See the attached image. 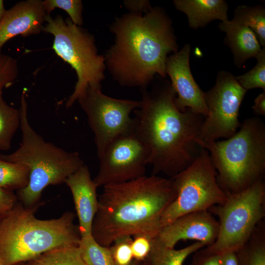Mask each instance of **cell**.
I'll list each match as a JSON object with an SVG mask.
<instances>
[{
    "label": "cell",
    "mask_w": 265,
    "mask_h": 265,
    "mask_svg": "<svg viewBox=\"0 0 265 265\" xmlns=\"http://www.w3.org/2000/svg\"><path fill=\"white\" fill-rule=\"evenodd\" d=\"M98 159L99 168L93 179L98 187L146 175L148 151L133 130L113 140Z\"/></svg>",
    "instance_id": "7c38bea8"
},
{
    "label": "cell",
    "mask_w": 265,
    "mask_h": 265,
    "mask_svg": "<svg viewBox=\"0 0 265 265\" xmlns=\"http://www.w3.org/2000/svg\"><path fill=\"white\" fill-rule=\"evenodd\" d=\"M79 246L87 265H117L109 247L98 243L92 235L81 237Z\"/></svg>",
    "instance_id": "cb8c5ba5"
},
{
    "label": "cell",
    "mask_w": 265,
    "mask_h": 265,
    "mask_svg": "<svg viewBox=\"0 0 265 265\" xmlns=\"http://www.w3.org/2000/svg\"><path fill=\"white\" fill-rule=\"evenodd\" d=\"M5 10L4 7L3 1L0 0V21L3 17Z\"/></svg>",
    "instance_id": "e575fe53"
},
{
    "label": "cell",
    "mask_w": 265,
    "mask_h": 265,
    "mask_svg": "<svg viewBox=\"0 0 265 265\" xmlns=\"http://www.w3.org/2000/svg\"><path fill=\"white\" fill-rule=\"evenodd\" d=\"M254 113L257 115H265V91L260 94L254 100L252 107Z\"/></svg>",
    "instance_id": "d6a6232c"
},
{
    "label": "cell",
    "mask_w": 265,
    "mask_h": 265,
    "mask_svg": "<svg viewBox=\"0 0 265 265\" xmlns=\"http://www.w3.org/2000/svg\"><path fill=\"white\" fill-rule=\"evenodd\" d=\"M78 102L93 132L98 158L113 140L133 130L131 114L142 104L141 100L112 98L103 94L102 89L90 87Z\"/></svg>",
    "instance_id": "30bf717a"
},
{
    "label": "cell",
    "mask_w": 265,
    "mask_h": 265,
    "mask_svg": "<svg viewBox=\"0 0 265 265\" xmlns=\"http://www.w3.org/2000/svg\"><path fill=\"white\" fill-rule=\"evenodd\" d=\"M219 223L208 210L183 215L160 229L158 238L165 246L174 248L180 240H196L209 246L216 239Z\"/></svg>",
    "instance_id": "5bb4252c"
},
{
    "label": "cell",
    "mask_w": 265,
    "mask_h": 265,
    "mask_svg": "<svg viewBox=\"0 0 265 265\" xmlns=\"http://www.w3.org/2000/svg\"><path fill=\"white\" fill-rule=\"evenodd\" d=\"M176 196L171 178L156 175L105 186L98 196L91 235L107 247L125 236L154 239L161 229L162 213Z\"/></svg>",
    "instance_id": "3957f363"
},
{
    "label": "cell",
    "mask_w": 265,
    "mask_h": 265,
    "mask_svg": "<svg viewBox=\"0 0 265 265\" xmlns=\"http://www.w3.org/2000/svg\"><path fill=\"white\" fill-rule=\"evenodd\" d=\"M27 265H87L79 245L62 246L49 251Z\"/></svg>",
    "instance_id": "7402d4cb"
},
{
    "label": "cell",
    "mask_w": 265,
    "mask_h": 265,
    "mask_svg": "<svg viewBox=\"0 0 265 265\" xmlns=\"http://www.w3.org/2000/svg\"><path fill=\"white\" fill-rule=\"evenodd\" d=\"M197 241L185 248L175 249L164 245L158 238L152 241L150 252L142 262L143 265H183L186 259L192 253L205 246Z\"/></svg>",
    "instance_id": "d6986e66"
},
{
    "label": "cell",
    "mask_w": 265,
    "mask_h": 265,
    "mask_svg": "<svg viewBox=\"0 0 265 265\" xmlns=\"http://www.w3.org/2000/svg\"><path fill=\"white\" fill-rule=\"evenodd\" d=\"M246 92L233 74L225 71L218 73L214 85L204 92L208 113L198 142L227 139L237 132L241 124L239 108Z\"/></svg>",
    "instance_id": "8fae6325"
},
{
    "label": "cell",
    "mask_w": 265,
    "mask_h": 265,
    "mask_svg": "<svg viewBox=\"0 0 265 265\" xmlns=\"http://www.w3.org/2000/svg\"><path fill=\"white\" fill-rule=\"evenodd\" d=\"M221 265H239L236 252H227L220 254Z\"/></svg>",
    "instance_id": "836d02e7"
},
{
    "label": "cell",
    "mask_w": 265,
    "mask_h": 265,
    "mask_svg": "<svg viewBox=\"0 0 265 265\" xmlns=\"http://www.w3.org/2000/svg\"><path fill=\"white\" fill-rule=\"evenodd\" d=\"M239 265H265V238L263 231L255 233L236 252Z\"/></svg>",
    "instance_id": "d4e9b609"
},
{
    "label": "cell",
    "mask_w": 265,
    "mask_h": 265,
    "mask_svg": "<svg viewBox=\"0 0 265 265\" xmlns=\"http://www.w3.org/2000/svg\"><path fill=\"white\" fill-rule=\"evenodd\" d=\"M29 181V170L22 164L0 159V187L13 191L25 188Z\"/></svg>",
    "instance_id": "603a6c76"
},
{
    "label": "cell",
    "mask_w": 265,
    "mask_h": 265,
    "mask_svg": "<svg viewBox=\"0 0 265 265\" xmlns=\"http://www.w3.org/2000/svg\"><path fill=\"white\" fill-rule=\"evenodd\" d=\"M42 31L53 37V49L75 70L77 80L73 92L67 100L71 107L85 94L88 87L102 89L106 67L104 56L99 54L95 37L87 30L60 15L47 14Z\"/></svg>",
    "instance_id": "52a82bcc"
},
{
    "label": "cell",
    "mask_w": 265,
    "mask_h": 265,
    "mask_svg": "<svg viewBox=\"0 0 265 265\" xmlns=\"http://www.w3.org/2000/svg\"><path fill=\"white\" fill-rule=\"evenodd\" d=\"M133 237L131 248L133 259L143 262L150 252L153 239L144 235H137Z\"/></svg>",
    "instance_id": "f1b7e54d"
},
{
    "label": "cell",
    "mask_w": 265,
    "mask_h": 265,
    "mask_svg": "<svg viewBox=\"0 0 265 265\" xmlns=\"http://www.w3.org/2000/svg\"><path fill=\"white\" fill-rule=\"evenodd\" d=\"M177 10L186 14L189 26L195 29L214 20H228V6L224 0H174Z\"/></svg>",
    "instance_id": "ac0fdd59"
},
{
    "label": "cell",
    "mask_w": 265,
    "mask_h": 265,
    "mask_svg": "<svg viewBox=\"0 0 265 265\" xmlns=\"http://www.w3.org/2000/svg\"><path fill=\"white\" fill-rule=\"evenodd\" d=\"M192 265H221L220 255L210 254L204 250H200L196 254Z\"/></svg>",
    "instance_id": "4dcf8cb0"
},
{
    "label": "cell",
    "mask_w": 265,
    "mask_h": 265,
    "mask_svg": "<svg viewBox=\"0 0 265 265\" xmlns=\"http://www.w3.org/2000/svg\"><path fill=\"white\" fill-rule=\"evenodd\" d=\"M123 4L129 12L132 13H146L152 8L147 0H127L124 1Z\"/></svg>",
    "instance_id": "1f68e13d"
},
{
    "label": "cell",
    "mask_w": 265,
    "mask_h": 265,
    "mask_svg": "<svg viewBox=\"0 0 265 265\" xmlns=\"http://www.w3.org/2000/svg\"><path fill=\"white\" fill-rule=\"evenodd\" d=\"M218 27L226 34L225 42L230 48L238 67L240 68L247 59L255 58L261 51L256 35L249 27L233 20L221 22Z\"/></svg>",
    "instance_id": "e0dca14e"
},
{
    "label": "cell",
    "mask_w": 265,
    "mask_h": 265,
    "mask_svg": "<svg viewBox=\"0 0 265 265\" xmlns=\"http://www.w3.org/2000/svg\"><path fill=\"white\" fill-rule=\"evenodd\" d=\"M190 46L186 44L179 51L168 56L165 72L176 93L174 100L181 111L190 109L205 117L208 113L204 92L195 81L189 66Z\"/></svg>",
    "instance_id": "4fadbf2b"
},
{
    "label": "cell",
    "mask_w": 265,
    "mask_h": 265,
    "mask_svg": "<svg viewBox=\"0 0 265 265\" xmlns=\"http://www.w3.org/2000/svg\"><path fill=\"white\" fill-rule=\"evenodd\" d=\"M227 194L223 204L210 208L219 219L216 239L203 249L210 254L237 252L249 240L265 216V184L263 179L244 190Z\"/></svg>",
    "instance_id": "ba28073f"
},
{
    "label": "cell",
    "mask_w": 265,
    "mask_h": 265,
    "mask_svg": "<svg viewBox=\"0 0 265 265\" xmlns=\"http://www.w3.org/2000/svg\"><path fill=\"white\" fill-rule=\"evenodd\" d=\"M44 10L47 14L55 8H58L65 11L72 22L78 26L83 24V4L80 0H44L43 1Z\"/></svg>",
    "instance_id": "4316f807"
},
{
    "label": "cell",
    "mask_w": 265,
    "mask_h": 265,
    "mask_svg": "<svg viewBox=\"0 0 265 265\" xmlns=\"http://www.w3.org/2000/svg\"><path fill=\"white\" fill-rule=\"evenodd\" d=\"M131 265H143L142 262L133 260Z\"/></svg>",
    "instance_id": "d590c367"
},
{
    "label": "cell",
    "mask_w": 265,
    "mask_h": 265,
    "mask_svg": "<svg viewBox=\"0 0 265 265\" xmlns=\"http://www.w3.org/2000/svg\"><path fill=\"white\" fill-rule=\"evenodd\" d=\"M26 90L21 97L19 147L9 154H0V159L26 167L27 185L18 191L17 198L26 207L38 205L43 190L50 185L65 183L72 174L84 165L77 152H68L45 141L32 127L27 115Z\"/></svg>",
    "instance_id": "5b68a950"
},
{
    "label": "cell",
    "mask_w": 265,
    "mask_h": 265,
    "mask_svg": "<svg viewBox=\"0 0 265 265\" xmlns=\"http://www.w3.org/2000/svg\"><path fill=\"white\" fill-rule=\"evenodd\" d=\"M0 265H2V264L1 263L0 261Z\"/></svg>",
    "instance_id": "8d00e7d4"
},
{
    "label": "cell",
    "mask_w": 265,
    "mask_h": 265,
    "mask_svg": "<svg viewBox=\"0 0 265 265\" xmlns=\"http://www.w3.org/2000/svg\"><path fill=\"white\" fill-rule=\"evenodd\" d=\"M47 15L43 0H26L5 10L0 21V54L3 45L13 37L38 34Z\"/></svg>",
    "instance_id": "9a60e30c"
},
{
    "label": "cell",
    "mask_w": 265,
    "mask_h": 265,
    "mask_svg": "<svg viewBox=\"0 0 265 265\" xmlns=\"http://www.w3.org/2000/svg\"><path fill=\"white\" fill-rule=\"evenodd\" d=\"M38 205L26 207L18 202L0 216V261L2 265L28 262L52 249L79 245L81 238L76 214L66 212L57 218L35 216Z\"/></svg>",
    "instance_id": "277c9868"
},
{
    "label": "cell",
    "mask_w": 265,
    "mask_h": 265,
    "mask_svg": "<svg viewBox=\"0 0 265 265\" xmlns=\"http://www.w3.org/2000/svg\"><path fill=\"white\" fill-rule=\"evenodd\" d=\"M3 89L0 87V151H7L10 149L13 137L20 126V112L4 101Z\"/></svg>",
    "instance_id": "ffe728a7"
},
{
    "label": "cell",
    "mask_w": 265,
    "mask_h": 265,
    "mask_svg": "<svg viewBox=\"0 0 265 265\" xmlns=\"http://www.w3.org/2000/svg\"><path fill=\"white\" fill-rule=\"evenodd\" d=\"M233 21L250 28L260 45L265 46V9L263 5H239L234 11Z\"/></svg>",
    "instance_id": "44dd1931"
},
{
    "label": "cell",
    "mask_w": 265,
    "mask_h": 265,
    "mask_svg": "<svg viewBox=\"0 0 265 265\" xmlns=\"http://www.w3.org/2000/svg\"><path fill=\"white\" fill-rule=\"evenodd\" d=\"M171 178L176 196L160 218L161 228L177 218L223 204L228 194L219 186L209 152L202 149L193 162Z\"/></svg>",
    "instance_id": "9c48e42d"
},
{
    "label": "cell",
    "mask_w": 265,
    "mask_h": 265,
    "mask_svg": "<svg viewBox=\"0 0 265 265\" xmlns=\"http://www.w3.org/2000/svg\"><path fill=\"white\" fill-rule=\"evenodd\" d=\"M239 128L226 140L198 142L209 153L218 184L229 193L240 192L263 179L265 171L264 122L250 118Z\"/></svg>",
    "instance_id": "8992f818"
},
{
    "label": "cell",
    "mask_w": 265,
    "mask_h": 265,
    "mask_svg": "<svg viewBox=\"0 0 265 265\" xmlns=\"http://www.w3.org/2000/svg\"><path fill=\"white\" fill-rule=\"evenodd\" d=\"M64 183L72 195L81 237L91 235L99 200L98 187L91 177L88 167L84 164L71 175Z\"/></svg>",
    "instance_id": "2e32d148"
},
{
    "label": "cell",
    "mask_w": 265,
    "mask_h": 265,
    "mask_svg": "<svg viewBox=\"0 0 265 265\" xmlns=\"http://www.w3.org/2000/svg\"><path fill=\"white\" fill-rule=\"evenodd\" d=\"M17 196L13 191L0 187V216L10 211L18 202Z\"/></svg>",
    "instance_id": "f546056e"
},
{
    "label": "cell",
    "mask_w": 265,
    "mask_h": 265,
    "mask_svg": "<svg viewBox=\"0 0 265 265\" xmlns=\"http://www.w3.org/2000/svg\"><path fill=\"white\" fill-rule=\"evenodd\" d=\"M141 91L133 131L147 150L152 174L171 178L189 166L203 149L198 140L205 117L188 108L179 110L170 82Z\"/></svg>",
    "instance_id": "6da1fadb"
},
{
    "label": "cell",
    "mask_w": 265,
    "mask_h": 265,
    "mask_svg": "<svg viewBox=\"0 0 265 265\" xmlns=\"http://www.w3.org/2000/svg\"><path fill=\"white\" fill-rule=\"evenodd\" d=\"M256 65L245 74L235 77L240 86L247 91L261 88L265 91V48L262 49L255 57Z\"/></svg>",
    "instance_id": "484cf974"
},
{
    "label": "cell",
    "mask_w": 265,
    "mask_h": 265,
    "mask_svg": "<svg viewBox=\"0 0 265 265\" xmlns=\"http://www.w3.org/2000/svg\"><path fill=\"white\" fill-rule=\"evenodd\" d=\"M132 238L125 236L116 239L109 246L117 265H131L134 259L131 248Z\"/></svg>",
    "instance_id": "83f0119b"
},
{
    "label": "cell",
    "mask_w": 265,
    "mask_h": 265,
    "mask_svg": "<svg viewBox=\"0 0 265 265\" xmlns=\"http://www.w3.org/2000/svg\"><path fill=\"white\" fill-rule=\"evenodd\" d=\"M113 45L104 56L107 69L120 85L147 88L158 75L166 77L169 54L178 51L172 22L162 7L117 17L110 26Z\"/></svg>",
    "instance_id": "7a4b0ae2"
}]
</instances>
